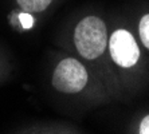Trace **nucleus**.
Listing matches in <instances>:
<instances>
[{
  "label": "nucleus",
  "instance_id": "7ed1b4c3",
  "mask_svg": "<svg viewBox=\"0 0 149 134\" xmlns=\"http://www.w3.org/2000/svg\"><path fill=\"white\" fill-rule=\"evenodd\" d=\"M109 50L114 63L124 69L133 67L140 59V48L134 36L122 28L111 34Z\"/></svg>",
  "mask_w": 149,
  "mask_h": 134
},
{
  "label": "nucleus",
  "instance_id": "39448f33",
  "mask_svg": "<svg viewBox=\"0 0 149 134\" xmlns=\"http://www.w3.org/2000/svg\"><path fill=\"white\" fill-rule=\"evenodd\" d=\"M139 34L142 44L149 50V14L144 15L139 23Z\"/></svg>",
  "mask_w": 149,
  "mask_h": 134
},
{
  "label": "nucleus",
  "instance_id": "f03ea898",
  "mask_svg": "<svg viewBox=\"0 0 149 134\" xmlns=\"http://www.w3.org/2000/svg\"><path fill=\"white\" fill-rule=\"evenodd\" d=\"M89 76L85 66L74 58L61 60L52 74V85L58 91L65 94L79 93L86 86Z\"/></svg>",
  "mask_w": 149,
  "mask_h": 134
},
{
  "label": "nucleus",
  "instance_id": "423d86ee",
  "mask_svg": "<svg viewBox=\"0 0 149 134\" xmlns=\"http://www.w3.org/2000/svg\"><path fill=\"white\" fill-rule=\"evenodd\" d=\"M19 20H20L22 27L24 28V30H30L34 26V17L28 14V12H26V11L19 15Z\"/></svg>",
  "mask_w": 149,
  "mask_h": 134
},
{
  "label": "nucleus",
  "instance_id": "20e7f679",
  "mask_svg": "<svg viewBox=\"0 0 149 134\" xmlns=\"http://www.w3.org/2000/svg\"><path fill=\"white\" fill-rule=\"evenodd\" d=\"M52 0H17V4L22 7V10L28 14L42 12L50 6Z\"/></svg>",
  "mask_w": 149,
  "mask_h": 134
},
{
  "label": "nucleus",
  "instance_id": "f257e3e1",
  "mask_svg": "<svg viewBox=\"0 0 149 134\" xmlns=\"http://www.w3.org/2000/svg\"><path fill=\"white\" fill-rule=\"evenodd\" d=\"M74 43L85 59L91 60L101 56L108 46L106 24L94 15L83 17L75 27Z\"/></svg>",
  "mask_w": 149,
  "mask_h": 134
},
{
  "label": "nucleus",
  "instance_id": "0eeeda50",
  "mask_svg": "<svg viewBox=\"0 0 149 134\" xmlns=\"http://www.w3.org/2000/svg\"><path fill=\"white\" fill-rule=\"evenodd\" d=\"M139 133L140 134H149V114L146 117L142 118V121L140 122Z\"/></svg>",
  "mask_w": 149,
  "mask_h": 134
}]
</instances>
